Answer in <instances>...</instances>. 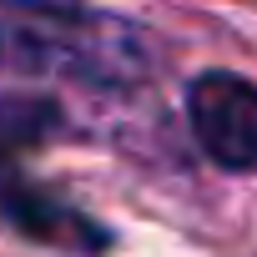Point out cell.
<instances>
[{
  "mask_svg": "<svg viewBox=\"0 0 257 257\" xmlns=\"http://www.w3.org/2000/svg\"><path fill=\"white\" fill-rule=\"evenodd\" d=\"M0 217H6L16 232H26L31 242H46V247H61V252H81V257H96L111 247V232L86 217L81 207L31 187V182H6L0 187Z\"/></svg>",
  "mask_w": 257,
  "mask_h": 257,
  "instance_id": "cell-3",
  "label": "cell"
},
{
  "mask_svg": "<svg viewBox=\"0 0 257 257\" xmlns=\"http://www.w3.org/2000/svg\"><path fill=\"white\" fill-rule=\"evenodd\" d=\"M0 66L132 86L147 81L157 61L152 41L121 16L56 0H0Z\"/></svg>",
  "mask_w": 257,
  "mask_h": 257,
  "instance_id": "cell-1",
  "label": "cell"
},
{
  "mask_svg": "<svg viewBox=\"0 0 257 257\" xmlns=\"http://www.w3.org/2000/svg\"><path fill=\"white\" fill-rule=\"evenodd\" d=\"M187 116L222 172H257V86L232 71H202L187 86Z\"/></svg>",
  "mask_w": 257,
  "mask_h": 257,
  "instance_id": "cell-2",
  "label": "cell"
}]
</instances>
